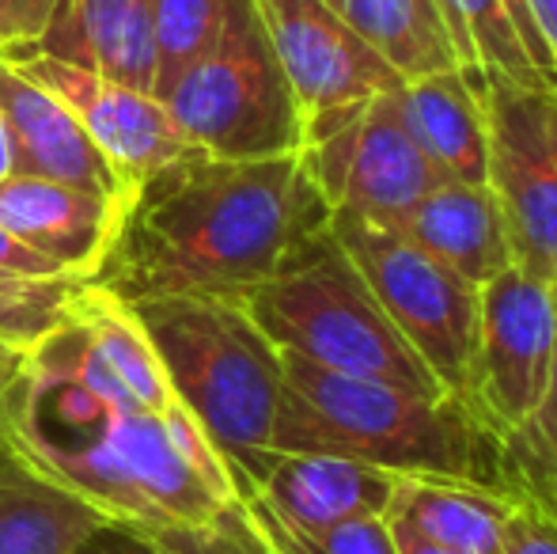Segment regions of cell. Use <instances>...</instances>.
<instances>
[{
	"instance_id": "21",
	"label": "cell",
	"mask_w": 557,
	"mask_h": 554,
	"mask_svg": "<svg viewBox=\"0 0 557 554\" xmlns=\"http://www.w3.org/2000/svg\"><path fill=\"white\" fill-rule=\"evenodd\" d=\"M436 12L470 76L500 73L512 81H557V65L528 0H436Z\"/></svg>"
},
{
	"instance_id": "6",
	"label": "cell",
	"mask_w": 557,
	"mask_h": 554,
	"mask_svg": "<svg viewBox=\"0 0 557 554\" xmlns=\"http://www.w3.org/2000/svg\"><path fill=\"white\" fill-rule=\"evenodd\" d=\"M160 99L186 145L216 160H265L304 148V111L255 0H227L216 42Z\"/></svg>"
},
{
	"instance_id": "31",
	"label": "cell",
	"mask_w": 557,
	"mask_h": 554,
	"mask_svg": "<svg viewBox=\"0 0 557 554\" xmlns=\"http://www.w3.org/2000/svg\"><path fill=\"white\" fill-rule=\"evenodd\" d=\"M0 270L23 274V278H69V274H61L53 262H46L38 251H30L27 244H20L8 229H0Z\"/></svg>"
},
{
	"instance_id": "13",
	"label": "cell",
	"mask_w": 557,
	"mask_h": 554,
	"mask_svg": "<svg viewBox=\"0 0 557 554\" xmlns=\"http://www.w3.org/2000/svg\"><path fill=\"white\" fill-rule=\"evenodd\" d=\"M398 475L331 452H273L239 502L258 505L296 532H319L345 520L387 517Z\"/></svg>"
},
{
	"instance_id": "32",
	"label": "cell",
	"mask_w": 557,
	"mask_h": 554,
	"mask_svg": "<svg viewBox=\"0 0 557 554\" xmlns=\"http://www.w3.org/2000/svg\"><path fill=\"white\" fill-rule=\"evenodd\" d=\"M531 15H535V27L543 35L546 50H550L554 65H557V0H528Z\"/></svg>"
},
{
	"instance_id": "3",
	"label": "cell",
	"mask_w": 557,
	"mask_h": 554,
	"mask_svg": "<svg viewBox=\"0 0 557 554\" xmlns=\"http://www.w3.org/2000/svg\"><path fill=\"white\" fill-rule=\"evenodd\" d=\"M273 452H331L391 475L500 487L485 467H493V452L505 448L462 399H425L281 349Z\"/></svg>"
},
{
	"instance_id": "27",
	"label": "cell",
	"mask_w": 557,
	"mask_h": 554,
	"mask_svg": "<svg viewBox=\"0 0 557 554\" xmlns=\"http://www.w3.org/2000/svg\"><path fill=\"white\" fill-rule=\"evenodd\" d=\"M152 535L168 554H277L258 535V528L250 525L239 497H235L232 505H224L206 525L160 528V532H152Z\"/></svg>"
},
{
	"instance_id": "10",
	"label": "cell",
	"mask_w": 557,
	"mask_h": 554,
	"mask_svg": "<svg viewBox=\"0 0 557 554\" xmlns=\"http://www.w3.org/2000/svg\"><path fill=\"white\" fill-rule=\"evenodd\" d=\"M557 338V288L523 267L478 288V346L467 407L497 441L512 436L543 399Z\"/></svg>"
},
{
	"instance_id": "1",
	"label": "cell",
	"mask_w": 557,
	"mask_h": 554,
	"mask_svg": "<svg viewBox=\"0 0 557 554\" xmlns=\"http://www.w3.org/2000/svg\"><path fill=\"white\" fill-rule=\"evenodd\" d=\"M331 224L300 152L216 160L198 148L137 186L91 285L125 304L148 296L243 300Z\"/></svg>"
},
{
	"instance_id": "18",
	"label": "cell",
	"mask_w": 557,
	"mask_h": 554,
	"mask_svg": "<svg viewBox=\"0 0 557 554\" xmlns=\"http://www.w3.org/2000/svg\"><path fill=\"white\" fill-rule=\"evenodd\" d=\"M403 119L413 140L444 178L485 183L490 178V126H485V73L444 69L398 88Z\"/></svg>"
},
{
	"instance_id": "24",
	"label": "cell",
	"mask_w": 557,
	"mask_h": 554,
	"mask_svg": "<svg viewBox=\"0 0 557 554\" xmlns=\"http://www.w3.org/2000/svg\"><path fill=\"white\" fill-rule=\"evenodd\" d=\"M81 278H23L0 270V342L30 349L69 316Z\"/></svg>"
},
{
	"instance_id": "36",
	"label": "cell",
	"mask_w": 557,
	"mask_h": 554,
	"mask_svg": "<svg viewBox=\"0 0 557 554\" xmlns=\"http://www.w3.org/2000/svg\"><path fill=\"white\" fill-rule=\"evenodd\" d=\"M4 403H8V387L0 384V444L12 441V436H8V415H4Z\"/></svg>"
},
{
	"instance_id": "20",
	"label": "cell",
	"mask_w": 557,
	"mask_h": 554,
	"mask_svg": "<svg viewBox=\"0 0 557 554\" xmlns=\"http://www.w3.org/2000/svg\"><path fill=\"white\" fill-rule=\"evenodd\" d=\"M114 520L35 467L12 441L0 444V554H69Z\"/></svg>"
},
{
	"instance_id": "11",
	"label": "cell",
	"mask_w": 557,
	"mask_h": 554,
	"mask_svg": "<svg viewBox=\"0 0 557 554\" xmlns=\"http://www.w3.org/2000/svg\"><path fill=\"white\" fill-rule=\"evenodd\" d=\"M304 122L403 84L326 0H255Z\"/></svg>"
},
{
	"instance_id": "4",
	"label": "cell",
	"mask_w": 557,
	"mask_h": 554,
	"mask_svg": "<svg viewBox=\"0 0 557 554\" xmlns=\"http://www.w3.org/2000/svg\"><path fill=\"white\" fill-rule=\"evenodd\" d=\"M163 365L175 399L224 456L235 497L273 456L281 403V349L227 296H148L129 304Z\"/></svg>"
},
{
	"instance_id": "28",
	"label": "cell",
	"mask_w": 557,
	"mask_h": 554,
	"mask_svg": "<svg viewBox=\"0 0 557 554\" xmlns=\"http://www.w3.org/2000/svg\"><path fill=\"white\" fill-rule=\"evenodd\" d=\"M61 0H0V58H30L50 30Z\"/></svg>"
},
{
	"instance_id": "17",
	"label": "cell",
	"mask_w": 557,
	"mask_h": 554,
	"mask_svg": "<svg viewBox=\"0 0 557 554\" xmlns=\"http://www.w3.org/2000/svg\"><path fill=\"white\" fill-rule=\"evenodd\" d=\"M391 229L410 236L413 244L425 247L433 259H441L447 270H455L474 288L512 267V247H508V232L490 183L441 178Z\"/></svg>"
},
{
	"instance_id": "9",
	"label": "cell",
	"mask_w": 557,
	"mask_h": 554,
	"mask_svg": "<svg viewBox=\"0 0 557 554\" xmlns=\"http://www.w3.org/2000/svg\"><path fill=\"white\" fill-rule=\"evenodd\" d=\"M485 126L512 262L557 288V81L485 73Z\"/></svg>"
},
{
	"instance_id": "8",
	"label": "cell",
	"mask_w": 557,
	"mask_h": 554,
	"mask_svg": "<svg viewBox=\"0 0 557 554\" xmlns=\"http://www.w3.org/2000/svg\"><path fill=\"white\" fill-rule=\"evenodd\" d=\"M398 88L304 122V168L331 217L391 229L444 178L406 126Z\"/></svg>"
},
{
	"instance_id": "19",
	"label": "cell",
	"mask_w": 557,
	"mask_h": 554,
	"mask_svg": "<svg viewBox=\"0 0 557 554\" xmlns=\"http://www.w3.org/2000/svg\"><path fill=\"white\" fill-rule=\"evenodd\" d=\"M516 502H520V490L490 487V482L398 475L387 520L441 547L497 554Z\"/></svg>"
},
{
	"instance_id": "2",
	"label": "cell",
	"mask_w": 557,
	"mask_h": 554,
	"mask_svg": "<svg viewBox=\"0 0 557 554\" xmlns=\"http://www.w3.org/2000/svg\"><path fill=\"white\" fill-rule=\"evenodd\" d=\"M8 436L50 479L148 532L194 528L235 502L224 456L183 403L140 410L84 387L42 346L8 387Z\"/></svg>"
},
{
	"instance_id": "34",
	"label": "cell",
	"mask_w": 557,
	"mask_h": 554,
	"mask_svg": "<svg viewBox=\"0 0 557 554\" xmlns=\"http://www.w3.org/2000/svg\"><path fill=\"white\" fill-rule=\"evenodd\" d=\"M23 365H27V349L12 346V342H0V384L12 387L20 380Z\"/></svg>"
},
{
	"instance_id": "35",
	"label": "cell",
	"mask_w": 557,
	"mask_h": 554,
	"mask_svg": "<svg viewBox=\"0 0 557 554\" xmlns=\"http://www.w3.org/2000/svg\"><path fill=\"white\" fill-rule=\"evenodd\" d=\"M15 171V152H12V130H8V119L0 111V178H8Z\"/></svg>"
},
{
	"instance_id": "29",
	"label": "cell",
	"mask_w": 557,
	"mask_h": 554,
	"mask_svg": "<svg viewBox=\"0 0 557 554\" xmlns=\"http://www.w3.org/2000/svg\"><path fill=\"white\" fill-rule=\"evenodd\" d=\"M497 554H557V509L520 490Z\"/></svg>"
},
{
	"instance_id": "23",
	"label": "cell",
	"mask_w": 557,
	"mask_h": 554,
	"mask_svg": "<svg viewBox=\"0 0 557 554\" xmlns=\"http://www.w3.org/2000/svg\"><path fill=\"white\" fill-rule=\"evenodd\" d=\"M227 0H152L156 96L171 88L216 42Z\"/></svg>"
},
{
	"instance_id": "5",
	"label": "cell",
	"mask_w": 557,
	"mask_h": 554,
	"mask_svg": "<svg viewBox=\"0 0 557 554\" xmlns=\"http://www.w3.org/2000/svg\"><path fill=\"white\" fill-rule=\"evenodd\" d=\"M243 308L285 354L345 377L383 380L425 399H451L395 331L331 224L304 239L262 285L250 288Z\"/></svg>"
},
{
	"instance_id": "22",
	"label": "cell",
	"mask_w": 557,
	"mask_h": 554,
	"mask_svg": "<svg viewBox=\"0 0 557 554\" xmlns=\"http://www.w3.org/2000/svg\"><path fill=\"white\" fill-rule=\"evenodd\" d=\"M403 81L462 69L436 0H326Z\"/></svg>"
},
{
	"instance_id": "16",
	"label": "cell",
	"mask_w": 557,
	"mask_h": 554,
	"mask_svg": "<svg viewBox=\"0 0 557 554\" xmlns=\"http://www.w3.org/2000/svg\"><path fill=\"white\" fill-rule=\"evenodd\" d=\"M35 53L156 96L152 0H61Z\"/></svg>"
},
{
	"instance_id": "7",
	"label": "cell",
	"mask_w": 557,
	"mask_h": 554,
	"mask_svg": "<svg viewBox=\"0 0 557 554\" xmlns=\"http://www.w3.org/2000/svg\"><path fill=\"white\" fill-rule=\"evenodd\" d=\"M331 232L357 262L395 331L444 392L467 403L478 346V288L387 224L331 217Z\"/></svg>"
},
{
	"instance_id": "30",
	"label": "cell",
	"mask_w": 557,
	"mask_h": 554,
	"mask_svg": "<svg viewBox=\"0 0 557 554\" xmlns=\"http://www.w3.org/2000/svg\"><path fill=\"white\" fill-rule=\"evenodd\" d=\"M69 554H168L156 543V535L129 520H107L91 535H84Z\"/></svg>"
},
{
	"instance_id": "33",
	"label": "cell",
	"mask_w": 557,
	"mask_h": 554,
	"mask_svg": "<svg viewBox=\"0 0 557 554\" xmlns=\"http://www.w3.org/2000/svg\"><path fill=\"white\" fill-rule=\"evenodd\" d=\"M391 532H395L398 554H470V551H455V547H441V543H429V540H421V535L406 532V528H395V525H391Z\"/></svg>"
},
{
	"instance_id": "12",
	"label": "cell",
	"mask_w": 557,
	"mask_h": 554,
	"mask_svg": "<svg viewBox=\"0 0 557 554\" xmlns=\"http://www.w3.org/2000/svg\"><path fill=\"white\" fill-rule=\"evenodd\" d=\"M12 65L23 69L30 81L42 84L50 96H58L81 119L99 152L111 160V168L129 186V194H137L145 178H152L156 171L190 152L163 99L152 91L107 81L91 69L69 65V61L46 58V53H30Z\"/></svg>"
},
{
	"instance_id": "14",
	"label": "cell",
	"mask_w": 557,
	"mask_h": 554,
	"mask_svg": "<svg viewBox=\"0 0 557 554\" xmlns=\"http://www.w3.org/2000/svg\"><path fill=\"white\" fill-rule=\"evenodd\" d=\"M125 209L91 190L53 178H0V229L38 251L69 278L91 281L111 255Z\"/></svg>"
},
{
	"instance_id": "15",
	"label": "cell",
	"mask_w": 557,
	"mask_h": 554,
	"mask_svg": "<svg viewBox=\"0 0 557 554\" xmlns=\"http://www.w3.org/2000/svg\"><path fill=\"white\" fill-rule=\"evenodd\" d=\"M0 111L12 130V152L20 175L81 186V190H91L114 206L129 209V186L111 168V160L99 152L81 119L4 58H0Z\"/></svg>"
},
{
	"instance_id": "25",
	"label": "cell",
	"mask_w": 557,
	"mask_h": 554,
	"mask_svg": "<svg viewBox=\"0 0 557 554\" xmlns=\"http://www.w3.org/2000/svg\"><path fill=\"white\" fill-rule=\"evenodd\" d=\"M500 448H505V464H512L516 475L523 479V487L516 490L557 509V338L543 399L512 436L500 441Z\"/></svg>"
},
{
	"instance_id": "26",
	"label": "cell",
	"mask_w": 557,
	"mask_h": 554,
	"mask_svg": "<svg viewBox=\"0 0 557 554\" xmlns=\"http://www.w3.org/2000/svg\"><path fill=\"white\" fill-rule=\"evenodd\" d=\"M239 505L247 509L258 535L277 554H398L387 517H360L334 528H319V532H296V528L273 520L270 513H262L258 505L250 502Z\"/></svg>"
}]
</instances>
